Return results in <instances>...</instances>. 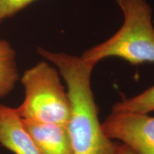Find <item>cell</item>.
Masks as SVG:
<instances>
[{"label": "cell", "instance_id": "cell-1", "mask_svg": "<svg viewBox=\"0 0 154 154\" xmlns=\"http://www.w3.org/2000/svg\"><path fill=\"white\" fill-rule=\"evenodd\" d=\"M37 52L57 67L66 82L70 103L66 128L74 154H113L118 144L103 132L92 91L91 78L95 66L64 52L42 47Z\"/></svg>", "mask_w": 154, "mask_h": 154}, {"label": "cell", "instance_id": "cell-2", "mask_svg": "<svg viewBox=\"0 0 154 154\" xmlns=\"http://www.w3.org/2000/svg\"><path fill=\"white\" fill-rule=\"evenodd\" d=\"M124 24L106 41L86 50L81 58L96 66L108 57H118L133 65L154 63L153 9L147 0H116Z\"/></svg>", "mask_w": 154, "mask_h": 154}, {"label": "cell", "instance_id": "cell-3", "mask_svg": "<svg viewBox=\"0 0 154 154\" xmlns=\"http://www.w3.org/2000/svg\"><path fill=\"white\" fill-rule=\"evenodd\" d=\"M20 81L25 96L14 109L21 119L66 126L70 103L57 69L40 61L26 69Z\"/></svg>", "mask_w": 154, "mask_h": 154}, {"label": "cell", "instance_id": "cell-4", "mask_svg": "<svg viewBox=\"0 0 154 154\" xmlns=\"http://www.w3.org/2000/svg\"><path fill=\"white\" fill-rule=\"evenodd\" d=\"M101 125L110 139L120 140L138 154H154V116L111 112Z\"/></svg>", "mask_w": 154, "mask_h": 154}, {"label": "cell", "instance_id": "cell-5", "mask_svg": "<svg viewBox=\"0 0 154 154\" xmlns=\"http://www.w3.org/2000/svg\"><path fill=\"white\" fill-rule=\"evenodd\" d=\"M0 144L15 154H41L13 108L0 104Z\"/></svg>", "mask_w": 154, "mask_h": 154}, {"label": "cell", "instance_id": "cell-6", "mask_svg": "<svg viewBox=\"0 0 154 154\" xmlns=\"http://www.w3.org/2000/svg\"><path fill=\"white\" fill-rule=\"evenodd\" d=\"M41 154H74L66 126L22 119Z\"/></svg>", "mask_w": 154, "mask_h": 154}, {"label": "cell", "instance_id": "cell-7", "mask_svg": "<svg viewBox=\"0 0 154 154\" xmlns=\"http://www.w3.org/2000/svg\"><path fill=\"white\" fill-rule=\"evenodd\" d=\"M18 80L16 52L9 42L0 39V99L11 93Z\"/></svg>", "mask_w": 154, "mask_h": 154}, {"label": "cell", "instance_id": "cell-8", "mask_svg": "<svg viewBox=\"0 0 154 154\" xmlns=\"http://www.w3.org/2000/svg\"><path fill=\"white\" fill-rule=\"evenodd\" d=\"M154 111V85L134 97L116 103L112 113H149Z\"/></svg>", "mask_w": 154, "mask_h": 154}, {"label": "cell", "instance_id": "cell-9", "mask_svg": "<svg viewBox=\"0 0 154 154\" xmlns=\"http://www.w3.org/2000/svg\"><path fill=\"white\" fill-rule=\"evenodd\" d=\"M36 0H0V23Z\"/></svg>", "mask_w": 154, "mask_h": 154}, {"label": "cell", "instance_id": "cell-10", "mask_svg": "<svg viewBox=\"0 0 154 154\" xmlns=\"http://www.w3.org/2000/svg\"><path fill=\"white\" fill-rule=\"evenodd\" d=\"M113 154H138L134 150L124 143L118 144Z\"/></svg>", "mask_w": 154, "mask_h": 154}]
</instances>
